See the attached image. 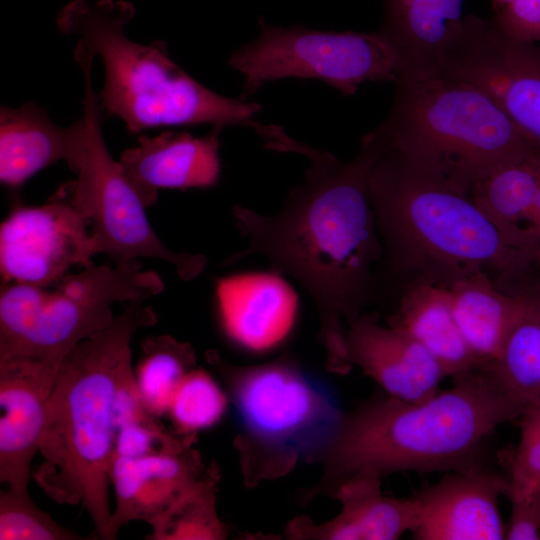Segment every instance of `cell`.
I'll return each instance as SVG.
<instances>
[{"label": "cell", "instance_id": "31", "mask_svg": "<svg viewBox=\"0 0 540 540\" xmlns=\"http://www.w3.org/2000/svg\"><path fill=\"white\" fill-rule=\"evenodd\" d=\"M491 18L498 29L514 41L540 42V0H513Z\"/></svg>", "mask_w": 540, "mask_h": 540}, {"label": "cell", "instance_id": "24", "mask_svg": "<svg viewBox=\"0 0 540 540\" xmlns=\"http://www.w3.org/2000/svg\"><path fill=\"white\" fill-rule=\"evenodd\" d=\"M540 180V158L529 154L491 171L471 197L515 248L540 263L534 205Z\"/></svg>", "mask_w": 540, "mask_h": 540}, {"label": "cell", "instance_id": "28", "mask_svg": "<svg viewBox=\"0 0 540 540\" xmlns=\"http://www.w3.org/2000/svg\"><path fill=\"white\" fill-rule=\"evenodd\" d=\"M228 404L226 390L209 372L195 367L182 379L167 416L175 434L196 439L222 419Z\"/></svg>", "mask_w": 540, "mask_h": 540}, {"label": "cell", "instance_id": "17", "mask_svg": "<svg viewBox=\"0 0 540 540\" xmlns=\"http://www.w3.org/2000/svg\"><path fill=\"white\" fill-rule=\"evenodd\" d=\"M56 374L31 359L0 361V482L28 491Z\"/></svg>", "mask_w": 540, "mask_h": 540}, {"label": "cell", "instance_id": "25", "mask_svg": "<svg viewBox=\"0 0 540 540\" xmlns=\"http://www.w3.org/2000/svg\"><path fill=\"white\" fill-rule=\"evenodd\" d=\"M519 296V310L499 358L489 369L522 415L540 407V282L525 278L506 285Z\"/></svg>", "mask_w": 540, "mask_h": 540}, {"label": "cell", "instance_id": "32", "mask_svg": "<svg viewBox=\"0 0 540 540\" xmlns=\"http://www.w3.org/2000/svg\"><path fill=\"white\" fill-rule=\"evenodd\" d=\"M511 501V516L509 524L506 527L505 539L539 540L540 515L535 498H523Z\"/></svg>", "mask_w": 540, "mask_h": 540}, {"label": "cell", "instance_id": "29", "mask_svg": "<svg viewBox=\"0 0 540 540\" xmlns=\"http://www.w3.org/2000/svg\"><path fill=\"white\" fill-rule=\"evenodd\" d=\"M82 535L57 523L41 510L28 491L0 493V540H78Z\"/></svg>", "mask_w": 540, "mask_h": 540}, {"label": "cell", "instance_id": "18", "mask_svg": "<svg viewBox=\"0 0 540 540\" xmlns=\"http://www.w3.org/2000/svg\"><path fill=\"white\" fill-rule=\"evenodd\" d=\"M381 476L363 471L344 480L332 493L341 509L332 519L315 524L298 516L285 526L291 540H395L412 532L419 519V506L411 496L393 498L381 490Z\"/></svg>", "mask_w": 540, "mask_h": 540}, {"label": "cell", "instance_id": "15", "mask_svg": "<svg viewBox=\"0 0 540 540\" xmlns=\"http://www.w3.org/2000/svg\"><path fill=\"white\" fill-rule=\"evenodd\" d=\"M216 301L222 331L237 347L262 353L291 333L298 314V295L275 270L244 272L220 278Z\"/></svg>", "mask_w": 540, "mask_h": 540}, {"label": "cell", "instance_id": "10", "mask_svg": "<svg viewBox=\"0 0 540 540\" xmlns=\"http://www.w3.org/2000/svg\"><path fill=\"white\" fill-rule=\"evenodd\" d=\"M228 65L244 77L243 97L290 77L318 79L350 96L365 82L396 83L403 72L396 48L380 30L319 31L264 22L253 41L230 55Z\"/></svg>", "mask_w": 540, "mask_h": 540}, {"label": "cell", "instance_id": "35", "mask_svg": "<svg viewBox=\"0 0 540 540\" xmlns=\"http://www.w3.org/2000/svg\"><path fill=\"white\" fill-rule=\"evenodd\" d=\"M534 498L536 500V504L538 507L539 515H540V489L539 491L534 495Z\"/></svg>", "mask_w": 540, "mask_h": 540}, {"label": "cell", "instance_id": "5", "mask_svg": "<svg viewBox=\"0 0 540 540\" xmlns=\"http://www.w3.org/2000/svg\"><path fill=\"white\" fill-rule=\"evenodd\" d=\"M135 13L126 0H72L57 15L62 33L102 59L101 109L121 119L131 133L162 126L252 125L259 104L202 85L170 59L164 42L131 40L125 27Z\"/></svg>", "mask_w": 540, "mask_h": 540}, {"label": "cell", "instance_id": "14", "mask_svg": "<svg viewBox=\"0 0 540 540\" xmlns=\"http://www.w3.org/2000/svg\"><path fill=\"white\" fill-rule=\"evenodd\" d=\"M348 366L359 367L387 395L410 402L428 399L447 377L434 357L403 328L362 313L347 326Z\"/></svg>", "mask_w": 540, "mask_h": 540}, {"label": "cell", "instance_id": "2", "mask_svg": "<svg viewBox=\"0 0 540 540\" xmlns=\"http://www.w3.org/2000/svg\"><path fill=\"white\" fill-rule=\"evenodd\" d=\"M521 415L488 366L423 401L389 395L369 400L345 412L320 462L323 476L304 499L332 495L344 480L363 471L383 477L481 466L479 454L489 434Z\"/></svg>", "mask_w": 540, "mask_h": 540}, {"label": "cell", "instance_id": "13", "mask_svg": "<svg viewBox=\"0 0 540 540\" xmlns=\"http://www.w3.org/2000/svg\"><path fill=\"white\" fill-rule=\"evenodd\" d=\"M508 481L481 465L446 472L416 491L419 519L411 532L416 540H501L506 528L498 508Z\"/></svg>", "mask_w": 540, "mask_h": 540}, {"label": "cell", "instance_id": "16", "mask_svg": "<svg viewBox=\"0 0 540 540\" xmlns=\"http://www.w3.org/2000/svg\"><path fill=\"white\" fill-rule=\"evenodd\" d=\"M196 441L138 458L113 455L110 483L116 507L112 511L108 540L130 521L151 524L188 491L206 466Z\"/></svg>", "mask_w": 540, "mask_h": 540}, {"label": "cell", "instance_id": "8", "mask_svg": "<svg viewBox=\"0 0 540 540\" xmlns=\"http://www.w3.org/2000/svg\"><path fill=\"white\" fill-rule=\"evenodd\" d=\"M163 289L159 275L144 270L139 260L91 265L67 274L52 289L2 284L0 361L31 359L57 374L76 345L114 321L115 302L144 301Z\"/></svg>", "mask_w": 540, "mask_h": 540}, {"label": "cell", "instance_id": "11", "mask_svg": "<svg viewBox=\"0 0 540 540\" xmlns=\"http://www.w3.org/2000/svg\"><path fill=\"white\" fill-rule=\"evenodd\" d=\"M437 74L483 90L540 158L539 44L514 41L492 18L467 15L458 40Z\"/></svg>", "mask_w": 540, "mask_h": 540}, {"label": "cell", "instance_id": "33", "mask_svg": "<svg viewBox=\"0 0 540 540\" xmlns=\"http://www.w3.org/2000/svg\"><path fill=\"white\" fill-rule=\"evenodd\" d=\"M534 224L536 235L540 244V180L536 192L535 205H534Z\"/></svg>", "mask_w": 540, "mask_h": 540}, {"label": "cell", "instance_id": "3", "mask_svg": "<svg viewBox=\"0 0 540 540\" xmlns=\"http://www.w3.org/2000/svg\"><path fill=\"white\" fill-rule=\"evenodd\" d=\"M368 190L387 267L405 284L448 287L476 271L509 283L538 264L505 239L470 194L394 149L385 147L378 157Z\"/></svg>", "mask_w": 540, "mask_h": 540}, {"label": "cell", "instance_id": "9", "mask_svg": "<svg viewBox=\"0 0 540 540\" xmlns=\"http://www.w3.org/2000/svg\"><path fill=\"white\" fill-rule=\"evenodd\" d=\"M84 80L82 118L84 143L69 167L76 179L63 186L74 208L92 225L101 251L115 264L153 258L173 265L183 280L197 277L206 267L201 254L177 253L157 236L146 216L147 207L110 154L102 133L101 107L92 83L96 55L81 43L74 50Z\"/></svg>", "mask_w": 540, "mask_h": 540}, {"label": "cell", "instance_id": "22", "mask_svg": "<svg viewBox=\"0 0 540 540\" xmlns=\"http://www.w3.org/2000/svg\"><path fill=\"white\" fill-rule=\"evenodd\" d=\"M388 323L403 328L416 339L452 381L486 366L468 347L444 286L425 280L406 283L397 311Z\"/></svg>", "mask_w": 540, "mask_h": 540}, {"label": "cell", "instance_id": "30", "mask_svg": "<svg viewBox=\"0 0 540 540\" xmlns=\"http://www.w3.org/2000/svg\"><path fill=\"white\" fill-rule=\"evenodd\" d=\"M519 420L520 439L507 478L511 500L532 498L540 489V407Z\"/></svg>", "mask_w": 540, "mask_h": 540}, {"label": "cell", "instance_id": "1", "mask_svg": "<svg viewBox=\"0 0 540 540\" xmlns=\"http://www.w3.org/2000/svg\"><path fill=\"white\" fill-rule=\"evenodd\" d=\"M258 133L269 149L302 154L310 166L278 213L264 216L233 207L247 247L225 264L261 254L273 270L298 280L317 308L327 369L347 374V326L373 300V266L384 256L368 186L385 143L374 129L362 139L358 154L344 162L293 140L279 127L262 125Z\"/></svg>", "mask_w": 540, "mask_h": 540}, {"label": "cell", "instance_id": "27", "mask_svg": "<svg viewBox=\"0 0 540 540\" xmlns=\"http://www.w3.org/2000/svg\"><path fill=\"white\" fill-rule=\"evenodd\" d=\"M195 367L196 356L189 343L170 335L146 339L134 375L148 412L157 418L167 415L182 379Z\"/></svg>", "mask_w": 540, "mask_h": 540}, {"label": "cell", "instance_id": "23", "mask_svg": "<svg viewBox=\"0 0 540 540\" xmlns=\"http://www.w3.org/2000/svg\"><path fill=\"white\" fill-rule=\"evenodd\" d=\"M456 323L476 358L486 366L500 356L519 310L515 290L500 286L485 271L446 287Z\"/></svg>", "mask_w": 540, "mask_h": 540}, {"label": "cell", "instance_id": "21", "mask_svg": "<svg viewBox=\"0 0 540 540\" xmlns=\"http://www.w3.org/2000/svg\"><path fill=\"white\" fill-rule=\"evenodd\" d=\"M379 29L396 48L402 75L430 76L440 70L463 29L464 0H381Z\"/></svg>", "mask_w": 540, "mask_h": 540}, {"label": "cell", "instance_id": "19", "mask_svg": "<svg viewBox=\"0 0 540 540\" xmlns=\"http://www.w3.org/2000/svg\"><path fill=\"white\" fill-rule=\"evenodd\" d=\"M221 129L204 137L177 131L143 135L121 154L119 162L147 208L160 189L206 188L219 181Z\"/></svg>", "mask_w": 540, "mask_h": 540}, {"label": "cell", "instance_id": "12", "mask_svg": "<svg viewBox=\"0 0 540 540\" xmlns=\"http://www.w3.org/2000/svg\"><path fill=\"white\" fill-rule=\"evenodd\" d=\"M63 187L46 204L15 208L0 227L3 284L52 287L74 267L93 265L102 253Z\"/></svg>", "mask_w": 540, "mask_h": 540}, {"label": "cell", "instance_id": "20", "mask_svg": "<svg viewBox=\"0 0 540 540\" xmlns=\"http://www.w3.org/2000/svg\"><path fill=\"white\" fill-rule=\"evenodd\" d=\"M85 139L81 117L70 126L54 123L35 102L0 110V180L17 188L40 170L64 161L73 163Z\"/></svg>", "mask_w": 540, "mask_h": 540}, {"label": "cell", "instance_id": "6", "mask_svg": "<svg viewBox=\"0 0 540 540\" xmlns=\"http://www.w3.org/2000/svg\"><path fill=\"white\" fill-rule=\"evenodd\" d=\"M377 126L386 147L471 194L506 163L534 154L500 107L480 88L446 75H402Z\"/></svg>", "mask_w": 540, "mask_h": 540}, {"label": "cell", "instance_id": "26", "mask_svg": "<svg viewBox=\"0 0 540 540\" xmlns=\"http://www.w3.org/2000/svg\"><path fill=\"white\" fill-rule=\"evenodd\" d=\"M220 470L206 467L199 480L150 524L153 540H221L228 535L218 516L216 500Z\"/></svg>", "mask_w": 540, "mask_h": 540}, {"label": "cell", "instance_id": "34", "mask_svg": "<svg viewBox=\"0 0 540 540\" xmlns=\"http://www.w3.org/2000/svg\"><path fill=\"white\" fill-rule=\"evenodd\" d=\"M491 1H492V8L494 12H497L500 9H502L504 6L512 2L513 0H491Z\"/></svg>", "mask_w": 540, "mask_h": 540}, {"label": "cell", "instance_id": "7", "mask_svg": "<svg viewBox=\"0 0 540 540\" xmlns=\"http://www.w3.org/2000/svg\"><path fill=\"white\" fill-rule=\"evenodd\" d=\"M206 360L233 407L234 445L247 486L321 462L345 414L326 382L286 356L236 366L210 350Z\"/></svg>", "mask_w": 540, "mask_h": 540}, {"label": "cell", "instance_id": "4", "mask_svg": "<svg viewBox=\"0 0 540 540\" xmlns=\"http://www.w3.org/2000/svg\"><path fill=\"white\" fill-rule=\"evenodd\" d=\"M153 309L133 301L104 330L83 340L62 361L47 401L35 477L59 503H81L95 532L108 540L112 515L110 467L117 433L120 379L131 363V341L156 323Z\"/></svg>", "mask_w": 540, "mask_h": 540}]
</instances>
